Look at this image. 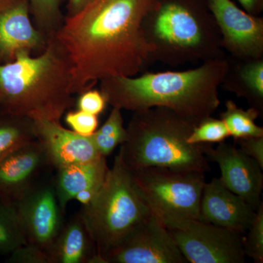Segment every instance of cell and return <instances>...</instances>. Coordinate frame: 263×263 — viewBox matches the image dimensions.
Masks as SVG:
<instances>
[{
  "mask_svg": "<svg viewBox=\"0 0 263 263\" xmlns=\"http://www.w3.org/2000/svg\"><path fill=\"white\" fill-rule=\"evenodd\" d=\"M159 0H92L53 33L70 62L72 94L112 77H134L155 51L143 22Z\"/></svg>",
  "mask_w": 263,
  "mask_h": 263,
  "instance_id": "obj_1",
  "label": "cell"
},
{
  "mask_svg": "<svg viewBox=\"0 0 263 263\" xmlns=\"http://www.w3.org/2000/svg\"><path fill=\"white\" fill-rule=\"evenodd\" d=\"M229 67L228 60L215 59L187 70L108 78L100 81V91L108 104L121 110L135 113L162 107L198 123L219 108V86Z\"/></svg>",
  "mask_w": 263,
  "mask_h": 263,
  "instance_id": "obj_2",
  "label": "cell"
},
{
  "mask_svg": "<svg viewBox=\"0 0 263 263\" xmlns=\"http://www.w3.org/2000/svg\"><path fill=\"white\" fill-rule=\"evenodd\" d=\"M71 67L53 34L37 57L28 52L0 65V100L13 117L60 122L73 105Z\"/></svg>",
  "mask_w": 263,
  "mask_h": 263,
  "instance_id": "obj_3",
  "label": "cell"
},
{
  "mask_svg": "<svg viewBox=\"0 0 263 263\" xmlns=\"http://www.w3.org/2000/svg\"><path fill=\"white\" fill-rule=\"evenodd\" d=\"M151 60L176 66L224 58L209 0H159L143 22Z\"/></svg>",
  "mask_w": 263,
  "mask_h": 263,
  "instance_id": "obj_4",
  "label": "cell"
},
{
  "mask_svg": "<svg viewBox=\"0 0 263 263\" xmlns=\"http://www.w3.org/2000/svg\"><path fill=\"white\" fill-rule=\"evenodd\" d=\"M197 124L162 107L135 112L119 152L130 170L157 167L205 174L210 167L203 144L187 142Z\"/></svg>",
  "mask_w": 263,
  "mask_h": 263,
  "instance_id": "obj_5",
  "label": "cell"
},
{
  "mask_svg": "<svg viewBox=\"0 0 263 263\" xmlns=\"http://www.w3.org/2000/svg\"><path fill=\"white\" fill-rule=\"evenodd\" d=\"M80 214L100 263L105 254L152 214L120 152L96 196Z\"/></svg>",
  "mask_w": 263,
  "mask_h": 263,
  "instance_id": "obj_6",
  "label": "cell"
},
{
  "mask_svg": "<svg viewBox=\"0 0 263 263\" xmlns=\"http://www.w3.org/2000/svg\"><path fill=\"white\" fill-rule=\"evenodd\" d=\"M130 171L138 192L160 220L199 219L204 174L157 167Z\"/></svg>",
  "mask_w": 263,
  "mask_h": 263,
  "instance_id": "obj_7",
  "label": "cell"
},
{
  "mask_svg": "<svg viewBox=\"0 0 263 263\" xmlns=\"http://www.w3.org/2000/svg\"><path fill=\"white\" fill-rule=\"evenodd\" d=\"M160 221L187 262H245L243 237L240 233L199 219Z\"/></svg>",
  "mask_w": 263,
  "mask_h": 263,
  "instance_id": "obj_8",
  "label": "cell"
},
{
  "mask_svg": "<svg viewBox=\"0 0 263 263\" xmlns=\"http://www.w3.org/2000/svg\"><path fill=\"white\" fill-rule=\"evenodd\" d=\"M103 259V263H187L166 227L153 213Z\"/></svg>",
  "mask_w": 263,
  "mask_h": 263,
  "instance_id": "obj_9",
  "label": "cell"
},
{
  "mask_svg": "<svg viewBox=\"0 0 263 263\" xmlns=\"http://www.w3.org/2000/svg\"><path fill=\"white\" fill-rule=\"evenodd\" d=\"M27 241L48 254L64 224L54 184L37 182L14 204Z\"/></svg>",
  "mask_w": 263,
  "mask_h": 263,
  "instance_id": "obj_10",
  "label": "cell"
},
{
  "mask_svg": "<svg viewBox=\"0 0 263 263\" xmlns=\"http://www.w3.org/2000/svg\"><path fill=\"white\" fill-rule=\"evenodd\" d=\"M221 34V47L243 61L262 59L263 19L240 9L231 0H209Z\"/></svg>",
  "mask_w": 263,
  "mask_h": 263,
  "instance_id": "obj_11",
  "label": "cell"
},
{
  "mask_svg": "<svg viewBox=\"0 0 263 263\" xmlns=\"http://www.w3.org/2000/svg\"><path fill=\"white\" fill-rule=\"evenodd\" d=\"M204 155L215 162L221 171V181L228 190L242 197L254 211L262 203V168L237 148L236 145L221 142L216 148L203 144Z\"/></svg>",
  "mask_w": 263,
  "mask_h": 263,
  "instance_id": "obj_12",
  "label": "cell"
},
{
  "mask_svg": "<svg viewBox=\"0 0 263 263\" xmlns=\"http://www.w3.org/2000/svg\"><path fill=\"white\" fill-rule=\"evenodd\" d=\"M35 140L42 147L50 166L56 169L72 164L89 163L103 157L90 136L65 129L60 122L33 121Z\"/></svg>",
  "mask_w": 263,
  "mask_h": 263,
  "instance_id": "obj_13",
  "label": "cell"
},
{
  "mask_svg": "<svg viewBox=\"0 0 263 263\" xmlns=\"http://www.w3.org/2000/svg\"><path fill=\"white\" fill-rule=\"evenodd\" d=\"M255 212L242 197L228 190L220 178L204 185L199 220L243 235L252 224Z\"/></svg>",
  "mask_w": 263,
  "mask_h": 263,
  "instance_id": "obj_14",
  "label": "cell"
},
{
  "mask_svg": "<svg viewBox=\"0 0 263 263\" xmlns=\"http://www.w3.org/2000/svg\"><path fill=\"white\" fill-rule=\"evenodd\" d=\"M48 166L46 154L36 140L0 160V194L5 202L15 204Z\"/></svg>",
  "mask_w": 263,
  "mask_h": 263,
  "instance_id": "obj_15",
  "label": "cell"
},
{
  "mask_svg": "<svg viewBox=\"0 0 263 263\" xmlns=\"http://www.w3.org/2000/svg\"><path fill=\"white\" fill-rule=\"evenodd\" d=\"M28 0L0 2V55L14 60L19 52L30 53L45 46L42 34L29 18Z\"/></svg>",
  "mask_w": 263,
  "mask_h": 263,
  "instance_id": "obj_16",
  "label": "cell"
},
{
  "mask_svg": "<svg viewBox=\"0 0 263 263\" xmlns=\"http://www.w3.org/2000/svg\"><path fill=\"white\" fill-rule=\"evenodd\" d=\"M48 255L51 263H100L80 213L64 223Z\"/></svg>",
  "mask_w": 263,
  "mask_h": 263,
  "instance_id": "obj_17",
  "label": "cell"
},
{
  "mask_svg": "<svg viewBox=\"0 0 263 263\" xmlns=\"http://www.w3.org/2000/svg\"><path fill=\"white\" fill-rule=\"evenodd\" d=\"M106 157H101L89 163L72 164L57 169L54 186L59 205L65 214L67 204L79 192L100 187L108 174Z\"/></svg>",
  "mask_w": 263,
  "mask_h": 263,
  "instance_id": "obj_18",
  "label": "cell"
},
{
  "mask_svg": "<svg viewBox=\"0 0 263 263\" xmlns=\"http://www.w3.org/2000/svg\"><path fill=\"white\" fill-rule=\"evenodd\" d=\"M227 76L231 79H224L222 84L227 89L239 97L247 99L252 108L260 112L263 108V60L243 61L235 67L232 72L228 70Z\"/></svg>",
  "mask_w": 263,
  "mask_h": 263,
  "instance_id": "obj_19",
  "label": "cell"
},
{
  "mask_svg": "<svg viewBox=\"0 0 263 263\" xmlns=\"http://www.w3.org/2000/svg\"><path fill=\"white\" fill-rule=\"evenodd\" d=\"M226 110L220 114V119L226 124L230 136L234 140L250 137L263 136V128L255 123L260 112L252 108L243 110L237 106L233 100H228Z\"/></svg>",
  "mask_w": 263,
  "mask_h": 263,
  "instance_id": "obj_20",
  "label": "cell"
},
{
  "mask_svg": "<svg viewBox=\"0 0 263 263\" xmlns=\"http://www.w3.org/2000/svg\"><path fill=\"white\" fill-rule=\"evenodd\" d=\"M28 243L14 204L0 202V252L12 253Z\"/></svg>",
  "mask_w": 263,
  "mask_h": 263,
  "instance_id": "obj_21",
  "label": "cell"
},
{
  "mask_svg": "<svg viewBox=\"0 0 263 263\" xmlns=\"http://www.w3.org/2000/svg\"><path fill=\"white\" fill-rule=\"evenodd\" d=\"M35 140L33 121L13 117L11 122L0 124V160L20 147Z\"/></svg>",
  "mask_w": 263,
  "mask_h": 263,
  "instance_id": "obj_22",
  "label": "cell"
},
{
  "mask_svg": "<svg viewBox=\"0 0 263 263\" xmlns=\"http://www.w3.org/2000/svg\"><path fill=\"white\" fill-rule=\"evenodd\" d=\"M228 137L229 132L224 122L211 116L197 123L188 137L187 142L195 145L219 143Z\"/></svg>",
  "mask_w": 263,
  "mask_h": 263,
  "instance_id": "obj_23",
  "label": "cell"
},
{
  "mask_svg": "<svg viewBox=\"0 0 263 263\" xmlns=\"http://www.w3.org/2000/svg\"><path fill=\"white\" fill-rule=\"evenodd\" d=\"M243 237V247L246 256L254 262H263V202L255 212L252 224Z\"/></svg>",
  "mask_w": 263,
  "mask_h": 263,
  "instance_id": "obj_24",
  "label": "cell"
},
{
  "mask_svg": "<svg viewBox=\"0 0 263 263\" xmlns=\"http://www.w3.org/2000/svg\"><path fill=\"white\" fill-rule=\"evenodd\" d=\"M38 24L46 31L53 32L61 20V0H28Z\"/></svg>",
  "mask_w": 263,
  "mask_h": 263,
  "instance_id": "obj_25",
  "label": "cell"
},
{
  "mask_svg": "<svg viewBox=\"0 0 263 263\" xmlns=\"http://www.w3.org/2000/svg\"><path fill=\"white\" fill-rule=\"evenodd\" d=\"M65 122L75 133L83 136L94 134L98 127V116L81 111H69L65 116Z\"/></svg>",
  "mask_w": 263,
  "mask_h": 263,
  "instance_id": "obj_26",
  "label": "cell"
},
{
  "mask_svg": "<svg viewBox=\"0 0 263 263\" xmlns=\"http://www.w3.org/2000/svg\"><path fill=\"white\" fill-rule=\"evenodd\" d=\"M98 133L103 136L113 138L122 145L127 138V131L124 127V121L122 110L117 107H113L106 122L99 129Z\"/></svg>",
  "mask_w": 263,
  "mask_h": 263,
  "instance_id": "obj_27",
  "label": "cell"
},
{
  "mask_svg": "<svg viewBox=\"0 0 263 263\" xmlns=\"http://www.w3.org/2000/svg\"><path fill=\"white\" fill-rule=\"evenodd\" d=\"M77 102L78 110L98 116L106 108V98L101 91L92 89L81 93Z\"/></svg>",
  "mask_w": 263,
  "mask_h": 263,
  "instance_id": "obj_28",
  "label": "cell"
},
{
  "mask_svg": "<svg viewBox=\"0 0 263 263\" xmlns=\"http://www.w3.org/2000/svg\"><path fill=\"white\" fill-rule=\"evenodd\" d=\"M10 262L15 263H51L49 255L37 246L27 243L12 252Z\"/></svg>",
  "mask_w": 263,
  "mask_h": 263,
  "instance_id": "obj_29",
  "label": "cell"
},
{
  "mask_svg": "<svg viewBox=\"0 0 263 263\" xmlns=\"http://www.w3.org/2000/svg\"><path fill=\"white\" fill-rule=\"evenodd\" d=\"M235 144L246 155L253 159L263 169V136L235 140Z\"/></svg>",
  "mask_w": 263,
  "mask_h": 263,
  "instance_id": "obj_30",
  "label": "cell"
},
{
  "mask_svg": "<svg viewBox=\"0 0 263 263\" xmlns=\"http://www.w3.org/2000/svg\"><path fill=\"white\" fill-rule=\"evenodd\" d=\"M247 13L258 15L263 9V0H238Z\"/></svg>",
  "mask_w": 263,
  "mask_h": 263,
  "instance_id": "obj_31",
  "label": "cell"
},
{
  "mask_svg": "<svg viewBox=\"0 0 263 263\" xmlns=\"http://www.w3.org/2000/svg\"><path fill=\"white\" fill-rule=\"evenodd\" d=\"M100 187H91L82 190L76 195L75 199L82 204L84 206H86L92 201Z\"/></svg>",
  "mask_w": 263,
  "mask_h": 263,
  "instance_id": "obj_32",
  "label": "cell"
},
{
  "mask_svg": "<svg viewBox=\"0 0 263 263\" xmlns=\"http://www.w3.org/2000/svg\"><path fill=\"white\" fill-rule=\"evenodd\" d=\"M92 0H69L68 15H72L80 11L86 5L89 4Z\"/></svg>",
  "mask_w": 263,
  "mask_h": 263,
  "instance_id": "obj_33",
  "label": "cell"
},
{
  "mask_svg": "<svg viewBox=\"0 0 263 263\" xmlns=\"http://www.w3.org/2000/svg\"><path fill=\"white\" fill-rule=\"evenodd\" d=\"M1 1H2V0H0V2H1Z\"/></svg>",
  "mask_w": 263,
  "mask_h": 263,
  "instance_id": "obj_34",
  "label": "cell"
}]
</instances>
